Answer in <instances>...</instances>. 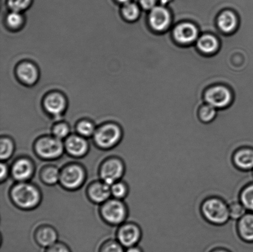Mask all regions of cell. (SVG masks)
<instances>
[{
  "label": "cell",
  "mask_w": 253,
  "mask_h": 252,
  "mask_svg": "<svg viewBox=\"0 0 253 252\" xmlns=\"http://www.w3.org/2000/svg\"><path fill=\"white\" fill-rule=\"evenodd\" d=\"M233 164L242 171L253 170V148L242 147L236 150L233 155Z\"/></svg>",
  "instance_id": "obj_13"
},
{
  "label": "cell",
  "mask_w": 253,
  "mask_h": 252,
  "mask_svg": "<svg viewBox=\"0 0 253 252\" xmlns=\"http://www.w3.org/2000/svg\"><path fill=\"white\" fill-rule=\"evenodd\" d=\"M141 238V229L135 224H126L119 229L118 240L124 248L136 246Z\"/></svg>",
  "instance_id": "obj_9"
},
{
  "label": "cell",
  "mask_w": 253,
  "mask_h": 252,
  "mask_svg": "<svg viewBox=\"0 0 253 252\" xmlns=\"http://www.w3.org/2000/svg\"><path fill=\"white\" fill-rule=\"evenodd\" d=\"M125 165L120 159L111 158L106 160L100 169L101 180L105 183L110 185L115 183L123 176Z\"/></svg>",
  "instance_id": "obj_7"
},
{
  "label": "cell",
  "mask_w": 253,
  "mask_h": 252,
  "mask_svg": "<svg viewBox=\"0 0 253 252\" xmlns=\"http://www.w3.org/2000/svg\"><path fill=\"white\" fill-rule=\"evenodd\" d=\"M17 77L22 83L27 85H33L38 80V69L35 64L30 62H24L17 66Z\"/></svg>",
  "instance_id": "obj_14"
},
{
  "label": "cell",
  "mask_w": 253,
  "mask_h": 252,
  "mask_svg": "<svg viewBox=\"0 0 253 252\" xmlns=\"http://www.w3.org/2000/svg\"><path fill=\"white\" fill-rule=\"evenodd\" d=\"M101 213L106 222L115 225L122 223L127 214L125 204L118 199L105 202L101 208Z\"/></svg>",
  "instance_id": "obj_5"
},
{
  "label": "cell",
  "mask_w": 253,
  "mask_h": 252,
  "mask_svg": "<svg viewBox=\"0 0 253 252\" xmlns=\"http://www.w3.org/2000/svg\"><path fill=\"white\" fill-rule=\"evenodd\" d=\"M32 0H7V5L11 11L22 12L28 8Z\"/></svg>",
  "instance_id": "obj_31"
},
{
  "label": "cell",
  "mask_w": 253,
  "mask_h": 252,
  "mask_svg": "<svg viewBox=\"0 0 253 252\" xmlns=\"http://www.w3.org/2000/svg\"><path fill=\"white\" fill-rule=\"evenodd\" d=\"M217 25L222 31L229 33L237 26V17L232 11H225L218 17Z\"/></svg>",
  "instance_id": "obj_20"
},
{
  "label": "cell",
  "mask_w": 253,
  "mask_h": 252,
  "mask_svg": "<svg viewBox=\"0 0 253 252\" xmlns=\"http://www.w3.org/2000/svg\"><path fill=\"white\" fill-rule=\"evenodd\" d=\"M252 174H253V170H252Z\"/></svg>",
  "instance_id": "obj_40"
},
{
  "label": "cell",
  "mask_w": 253,
  "mask_h": 252,
  "mask_svg": "<svg viewBox=\"0 0 253 252\" xmlns=\"http://www.w3.org/2000/svg\"><path fill=\"white\" fill-rule=\"evenodd\" d=\"M64 147L61 140L54 137H44L37 141L35 149L42 159L53 160L61 156Z\"/></svg>",
  "instance_id": "obj_4"
},
{
  "label": "cell",
  "mask_w": 253,
  "mask_h": 252,
  "mask_svg": "<svg viewBox=\"0 0 253 252\" xmlns=\"http://www.w3.org/2000/svg\"><path fill=\"white\" fill-rule=\"evenodd\" d=\"M46 252H71V251L66 244L56 243L47 248Z\"/></svg>",
  "instance_id": "obj_34"
},
{
  "label": "cell",
  "mask_w": 253,
  "mask_h": 252,
  "mask_svg": "<svg viewBox=\"0 0 253 252\" xmlns=\"http://www.w3.org/2000/svg\"><path fill=\"white\" fill-rule=\"evenodd\" d=\"M202 216L208 223L222 226L229 221V204L219 197H210L201 206Z\"/></svg>",
  "instance_id": "obj_1"
},
{
  "label": "cell",
  "mask_w": 253,
  "mask_h": 252,
  "mask_svg": "<svg viewBox=\"0 0 253 252\" xmlns=\"http://www.w3.org/2000/svg\"><path fill=\"white\" fill-rule=\"evenodd\" d=\"M111 194L116 199H121L126 196L128 192V188L126 184L122 182H116L115 183L111 185Z\"/></svg>",
  "instance_id": "obj_30"
},
{
  "label": "cell",
  "mask_w": 253,
  "mask_h": 252,
  "mask_svg": "<svg viewBox=\"0 0 253 252\" xmlns=\"http://www.w3.org/2000/svg\"><path fill=\"white\" fill-rule=\"evenodd\" d=\"M44 109L54 117L63 114L67 107V101L63 94L53 92L48 94L43 101Z\"/></svg>",
  "instance_id": "obj_10"
},
{
  "label": "cell",
  "mask_w": 253,
  "mask_h": 252,
  "mask_svg": "<svg viewBox=\"0 0 253 252\" xmlns=\"http://www.w3.org/2000/svg\"><path fill=\"white\" fill-rule=\"evenodd\" d=\"M77 131L79 135L87 138L95 134L96 129L93 123L88 120H83L77 126Z\"/></svg>",
  "instance_id": "obj_29"
},
{
  "label": "cell",
  "mask_w": 253,
  "mask_h": 252,
  "mask_svg": "<svg viewBox=\"0 0 253 252\" xmlns=\"http://www.w3.org/2000/svg\"><path fill=\"white\" fill-rule=\"evenodd\" d=\"M119 2H120V3H122L123 4H125L126 3H127L129 1H130V0H116Z\"/></svg>",
  "instance_id": "obj_39"
},
{
  "label": "cell",
  "mask_w": 253,
  "mask_h": 252,
  "mask_svg": "<svg viewBox=\"0 0 253 252\" xmlns=\"http://www.w3.org/2000/svg\"><path fill=\"white\" fill-rule=\"evenodd\" d=\"M0 157L2 160H6L11 157L14 152V144L12 141L7 138H2L0 143Z\"/></svg>",
  "instance_id": "obj_27"
},
{
  "label": "cell",
  "mask_w": 253,
  "mask_h": 252,
  "mask_svg": "<svg viewBox=\"0 0 253 252\" xmlns=\"http://www.w3.org/2000/svg\"><path fill=\"white\" fill-rule=\"evenodd\" d=\"M99 252H126L124 247L116 241H108L105 242L101 246Z\"/></svg>",
  "instance_id": "obj_32"
},
{
  "label": "cell",
  "mask_w": 253,
  "mask_h": 252,
  "mask_svg": "<svg viewBox=\"0 0 253 252\" xmlns=\"http://www.w3.org/2000/svg\"><path fill=\"white\" fill-rule=\"evenodd\" d=\"M216 114V108L210 105H205L200 110V120L203 123H210L214 120Z\"/></svg>",
  "instance_id": "obj_28"
},
{
  "label": "cell",
  "mask_w": 253,
  "mask_h": 252,
  "mask_svg": "<svg viewBox=\"0 0 253 252\" xmlns=\"http://www.w3.org/2000/svg\"><path fill=\"white\" fill-rule=\"evenodd\" d=\"M24 22V17L21 12L11 11L6 17V25L11 30L19 29Z\"/></svg>",
  "instance_id": "obj_25"
},
{
  "label": "cell",
  "mask_w": 253,
  "mask_h": 252,
  "mask_svg": "<svg viewBox=\"0 0 253 252\" xmlns=\"http://www.w3.org/2000/svg\"><path fill=\"white\" fill-rule=\"evenodd\" d=\"M126 252H143L141 249L135 246L131 247V248H127V250Z\"/></svg>",
  "instance_id": "obj_37"
},
{
  "label": "cell",
  "mask_w": 253,
  "mask_h": 252,
  "mask_svg": "<svg viewBox=\"0 0 253 252\" xmlns=\"http://www.w3.org/2000/svg\"><path fill=\"white\" fill-rule=\"evenodd\" d=\"M85 179V174L83 167L78 165H70L62 170L59 181L66 189L74 190L82 186Z\"/></svg>",
  "instance_id": "obj_6"
},
{
  "label": "cell",
  "mask_w": 253,
  "mask_h": 252,
  "mask_svg": "<svg viewBox=\"0 0 253 252\" xmlns=\"http://www.w3.org/2000/svg\"><path fill=\"white\" fill-rule=\"evenodd\" d=\"M11 198L19 208L31 209L38 206L41 201V194L34 185L20 182L11 190Z\"/></svg>",
  "instance_id": "obj_2"
},
{
  "label": "cell",
  "mask_w": 253,
  "mask_h": 252,
  "mask_svg": "<svg viewBox=\"0 0 253 252\" xmlns=\"http://www.w3.org/2000/svg\"><path fill=\"white\" fill-rule=\"evenodd\" d=\"M229 211L230 219L238 221L242 218L248 212L240 201L232 202L229 204Z\"/></svg>",
  "instance_id": "obj_26"
},
{
  "label": "cell",
  "mask_w": 253,
  "mask_h": 252,
  "mask_svg": "<svg viewBox=\"0 0 253 252\" xmlns=\"http://www.w3.org/2000/svg\"><path fill=\"white\" fill-rule=\"evenodd\" d=\"M58 234L53 228L43 227L37 231L36 240L39 246L48 248L56 243Z\"/></svg>",
  "instance_id": "obj_19"
},
{
  "label": "cell",
  "mask_w": 253,
  "mask_h": 252,
  "mask_svg": "<svg viewBox=\"0 0 253 252\" xmlns=\"http://www.w3.org/2000/svg\"><path fill=\"white\" fill-rule=\"evenodd\" d=\"M237 233L243 241L253 243V213L248 212L237 221Z\"/></svg>",
  "instance_id": "obj_17"
},
{
  "label": "cell",
  "mask_w": 253,
  "mask_h": 252,
  "mask_svg": "<svg viewBox=\"0 0 253 252\" xmlns=\"http://www.w3.org/2000/svg\"><path fill=\"white\" fill-rule=\"evenodd\" d=\"M205 98L208 105L215 108H222L229 105L232 100V94L225 86H216L207 91Z\"/></svg>",
  "instance_id": "obj_8"
},
{
  "label": "cell",
  "mask_w": 253,
  "mask_h": 252,
  "mask_svg": "<svg viewBox=\"0 0 253 252\" xmlns=\"http://www.w3.org/2000/svg\"><path fill=\"white\" fill-rule=\"evenodd\" d=\"M33 173V164L29 159L24 158L17 160L12 167V177L20 182H24L28 180Z\"/></svg>",
  "instance_id": "obj_16"
},
{
  "label": "cell",
  "mask_w": 253,
  "mask_h": 252,
  "mask_svg": "<svg viewBox=\"0 0 253 252\" xmlns=\"http://www.w3.org/2000/svg\"><path fill=\"white\" fill-rule=\"evenodd\" d=\"M7 175V168L6 165L4 164H1V180L6 179V178Z\"/></svg>",
  "instance_id": "obj_36"
},
{
  "label": "cell",
  "mask_w": 253,
  "mask_h": 252,
  "mask_svg": "<svg viewBox=\"0 0 253 252\" xmlns=\"http://www.w3.org/2000/svg\"><path fill=\"white\" fill-rule=\"evenodd\" d=\"M64 147L69 154L76 157L84 156L88 149L87 142L81 135H71L67 138Z\"/></svg>",
  "instance_id": "obj_15"
},
{
  "label": "cell",
  "mask_w": 253,
  "mask_h": 252,
  "mask_svg": "<svg viewBox=\"0 0 253 252\" xmlns=\"http://www.w3.org/2000/svg\"><path fill=\"white\" fill-rule=\"evenodd\" d=\"M170 22L169 12L162 6H155L151 9L148 16V22L151 28L161 32L168 28Z\"/></svg>",
  "instance_id": "obj_11"
},
{
  "label": "cell",
  "mask_w": 253,
  "mask_h": 252,
  "mask_svg": "<svg viewBox=\"0 0 253 252\" xmlns=\"http://www.w3.org/2000/svg\"><path fill=\"white\" fill-rule=\"evenodd\" d=\"M41 177L44 183L55 184L60 179V172L56 167H46L42 171Z\"/></svg>",
  "instance_id": "obj_24"
},
{
  "label": "cell",
  "mask_w": 253,
  "mask_h": 252,
  "mask_svg": "<svg viewBox=\"0 0 253 252\" xmlns=\"http://www.w3.org/2000/svg\"><path fill=\"white\" fill-rule=\"evenodd\" d=\"M239 201L248 212L253 213V182L247 184L242 189Z\"/></svg>",
  "instance_id": "obj_22"
},
{
  "label": "cell",
  "mask_w": 253,
  "mask_h": 252,
  "mask_svg": "<svg viewBox=\"0 0 253 252\" xmlns=\"http://www.w3.org/2000/svg\"><path fill=\"white\" fill-rule=\"evenodd\" d=\"M219 46L218 41L211 35H204L198 39L197 46L203 53L211 54L217 50Z\"/></svg>",
  "instance_id": "obj_21"
},
{
  "label": "cell",
  "mask_w": 253,
  "mask_h": 252,
  "mask_svg": "<svg viewBox=\"0 0 253 252\" xmlns=\"http://www.w3.org/2000/svg\"><path fill=\"white\" fill-rule=\"evenodd\" d=\"M88 194L89 198L95 203H104L111 196V187L103 181L96 182L89 187Z\"/></svg>",
  "instance_id": "obj_18"
},
{
  "label": "cell",
  "mask_w": 253,
  "mask_h": 252,
  "mask_svg": "<svg viewBox=\"0 0 253 252\" xmlns=\"http://www.w3.org/2000/svg\"><path fill=\"white\" fill-rule=\"evenodd\" d=\"M173 37L178 43L189 44L197 39L198 31L194 25L190 23H183L175 27L173 32Z\"/></svg>",
  "instance_id": "obj_12"
},
{
  "label": "cell",
  "mask_w": 253,
  "mask_h": 252,
  "mask_svg": "<svg viewBox=\"0 0 253 252\" xmlns=\"http://www.w3.org/2000/svg\"><path fill=\"white\" fill-rule=\"evenodd\" d=\"M69 132L70 129L69 126L64 123H59L54 125L53 129L54 137L61 140L68 137Z\"/></svg>",
  "instance_id": "obj_33"
},
{
  "label": "cell",
  "mask_w": 253,
  "mask_h": 252,
  "mask_svg": "<svg viewBox=\"0 0 253 252\" xmlns=\"http://www.w3.org/2000/svg\"><path fill=\"white\" fill-rule=\"evenodd\" d=\"M94 136L96 144L101 149H108L115 146L122 137V132L118 125L106 123L96 129Z\"/></svg>",
  "instance_id": "obj_3"
},
{
  "label": "cell",
  "mask_w": 253,
  "mask_h": 252,
  "mask_svg": "<svg viewBox=\"0 0 253 252\" xmlns=\"http://www.w3.org/2000/svg\"><path fill=\"white\" fill-rule=\"evenodd\" d=\"M121 12L124 18L129 22L135 21L138 19L140 14V9L137 5L130 2L124 4Z\"/></svg>",
  "instance_id": "obj_23"
},
{
  "label": "cell",
  "mask_w": 253,
  "mask_h": 252,
  "mask_svg": "<svg viewBox=\"0 0 253 252\" xmlns=\"http://www.w3.org/2000/svg\"><path fill=\"white\" fill-rule=\"evenodd\" d=\"M210 252H231L229 251V250H227V249H225L224 248H217L214 249V250H212Z\"/></svg>",
  "instance_id": "obj_38"
},
{
  "label": "cell",
  "mask_w": 253,
  "mask_h": 252,
  "mask_svg": "<svg viewBox=\"0 0 253 252\" xmlns=\"http://www.w3.org/2000/svg\"><path fill=\"white\" fill-rule=\"evenodd\" d=\"M141 6L145 10L153 9L156 6V0H140Z\"/></svg>",
  "instance_id": "obj_35"
}]
</instances>
